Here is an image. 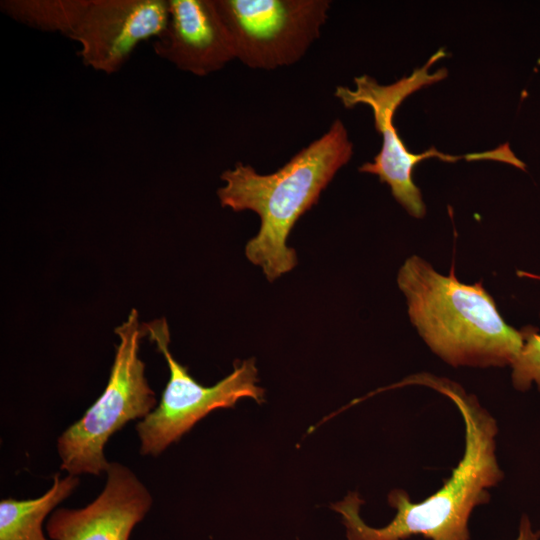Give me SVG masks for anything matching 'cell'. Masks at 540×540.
Masks as SVG:
<instances>
[{
    "label": "cell",
    "mask_w": 540,
    "mask_h": 540,
    "mask_svg": "<svg viewBox=\"0 0 540 540\" xmlns=\"http://www.w3.org/2000/svg\"><path fill=\"white\" fill-rule=\"evenodd\" d=\"M410 383L440 392L457 407L465 426L463 456L443 486L421 502H412L403 490H393L388 503L396 514L383 527H371L363 521V500L356 493L332 505L342 516L347 540H405L414 535L430 540H469L472 511L488 502L489 490L503 479L496 455L497 423L478 399L459 384L433 375L413 376Z\"/></svg>",
    "instance_id": "6da1fadb"
},
{
    "label": "cell",
    "mask_w": 540,
    "mask_h": 540,
    "mask_svg": "<svg viewBox=\"0 0 540 540\" xmlns=\"http://www.w3.org/2000/svg\"><path fill=\"white\" fill-rule=\"evenodd\" d=\"M353 145L340 119L320 138L270 174L237 162L221 174L217 190L222 207L251 210L260 218L258 233L245 246L247 259L272 282L295 268L296 252L287 244L298 219L319 200L338 170L351 159Z\"/></svg>",
    "instance_id": "7a4b0ae2"
},
{
    "label": "cell",
    "mask_w": 540,
    "mask_h": 540,
    "mask_svg": "<svg viewBox=\"0 0 540 540\" xmlns=\"http://www.w3.org/2000/svg\"><path fill=\"white\" fill-rule=\"evenodd\" d=\"M397 283L412 324L449 365L504 367L518 357L522 332L504 321L481 283H461L453 268L440 274L417 255L400 267Z\"/></svg>",
    "instance_id": "3957f363"
},
{
    "label": "cell",
    "mask_w": 540,
    "mask_h": 540,
    "mask_svg": "<svg viewBox=\"0 0 540 540\" xmlns=\"http://www.w3.org/2000/svg\"><path fill=\"white\" fill-rule=\"evenodd\" d=\"M115 332L119 343L104 391L58 438L60 468L71 475L106 472L109 462L103 450L109 438L129 421L145 418L157 404L139 357L145 331L136 309Z\"/></svg>",
    "instance_id": "277c9868"
},
{
    "label": "cell",
    "mask_w": 540,
    "mask_h": 540,
    "mask_svg": "<svg viewBox=\"0 0 540 540\" xmlns=\"http://www.w3.org/2000/svg\"><path fill=\"white\" fill-rule=\"evenodd\" d=\"M445 55L442 49L437 51L424 66L392 84L381 85L373 77L362 75L354 78L355 89L337 86L335 90V96L345 108H353L358 104L370 106L375 129L382 135L380 152L372 162L364 163L359 171L377 175L381 182L389 185L396 201L416 218H422L426 213L421 192L412 179V172L420 161L436 157L448 162L465 159L496 160L511 164L514 158L508 143L494 150L459 156L444 154L435 148L420 154L407 150L393 125L394 113L409 95L447 77L445 68L429 73L430 67Z\"/></svg>",
    "instance_id": "5b68a950"
},
{
    "label": "cell",
    "mask_w": 540,
    "mask_h": 540,
    "mask_svg": "<svg viewBox=\"0 0 540 540\" xmlns=\"http://www.w3.org/2000/svg\"><path fill=\"white\" fill-rule=\"evenodd\" d=\"M144 331L165 357L170 376L157 407L136 426L142 455H159L215 409L232 408L243 398L263 402L264 389L257 385L254 358L235 363L229 375L207 387L197 382L170 353L166 319L145 324Z\"/></svg>",
    "instance_id": "8992f818"
},
{
    "label": "cell",
    "mask_w": 540,
    "mask_h": 540,
    "mask_svg": "<svg viewBox=\"0 0 540 540\" xmlns=\"http://www.w3.org/2000/svg\"><path fill=\"white\" fill-rule=\"evenodd\" d=\"M236 59L273 70L299 61L320 36L328 0H215Z\"/></svg>",
    "instance_id": "52a82bcc"
},
{
    "label": "cell",
    "mask_w": 540,
    "mask_h": 540,
    "mask_svg": "<svg viewBox=\"0 0 540 540\" xmlns=\"http://www.w3.org/2000/svg\"><path fill=\"white\" fill-rule=\"evenodd\" d=\"M168 18V0H88L68 38L79 44L85 66L110 75L124 66L140 42L156 38Z\"/></svg>",
    "instance_id": "ba28073f"
},
{
    "label": "cell",
    "mask_w": 540,
    "mask_h": 540,
    "mask_svg": "<svg viewBox=\"0 0 540 540\" xmlns=\"http://www.w3.org/2000/svg\"><path fill=\"white\" fill-rule=\"evenodd\" d=\"M99 496L80 509L54 510L46 524L51 540H129L152 505L144 484L126 466L111 462Z\"/></svg>",
    "instance_id": "9c48e42d"
},
{
    "label": "cell",
    "mask_w": 540,
    "mask_h": 540,
    "mask_svg": "<svg viewBox=\"0 0 540 540\" xmlns=\"http://www.w3.org/2000/svg\"><path fill=\"white\" fill-rule=\"evenodd\" d=\"M168 10L167 25L152 45L158 57L200 77L236 59L215 0H168Z\"/></svg>",
    "instance_id": "30bf717a"
},
{
    "label": "cell",
    "mask_w": 540,
    "mask_h": 540,
    "mask_svg": "<svg viewBox=\"0 0 540 540\" xmlns=\"http://www.w3.org/2000/svg\"><path fill=\"white\" fill-rule=\"evenodd\" d=\"M75 475L55 474L53 484L38 498L0 501V540H51L43 532L45 518L78 486Z\"/></svg>",
    "instance_id": "8fae6325"
},
{
    "label": "cell",
    "mask_w": 540,
    "mask_h": 540,
    "mask_svg": "<svg viewBox=\"0 0 540 540\" xmlns=\"http://www.w3.org/2000/svg\"><path fill=\"white\" fill-rule=\"evenodd\" d=\"M88 0H4L1 11L11 19L45 32L68 37L77 26Z\"/></svg>",
    "instance_id": "7c38bea8"
},
{
    "label": "cell",
    "mask_w": 540,
    "mask_h": 540,
    "mask_svg": "<svg viewBox=\"0 0 540 540\" xmlns=\"http://www.w3.org/2000/svg\"><path fill=\"white\" fill-rule=\"evenodd\" d=\"M523 347L511 365L512 384L519 391L528 390L535 383L540 391V334L532 326L522 330Z\"/></svg>",
    "instance_id": "4fadbf2b"
},
{
    "label": "cell",
    "mask_w": 540,
    "mask_h": 540,
    "mask_svg": "<svg viewBox=\"0 0 540 540\" xmlns=\"http://www.w3.org/2000/svg\"><path fill=\"white\" fill-rule=\"evenodd\" d=\"M540 531H534L527 515H523L520 520L518 535L515 540H539Z\"/></svg>",
    "instance_id": "5bb4252c"
}]
</instances>
